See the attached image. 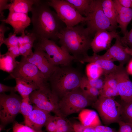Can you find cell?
<instances>
[{
	"instance_id": "cell-25",
	"label": "cell",
	"mask_w": 132,
	"mask_h": 132,
	"mask_svg": "<svg viewBox=\"0 0 132 132\" xmlns=\"http://www.w3.org/2000/svg\"><path fill=\"white\" fill-rule=\"evenodd\" d=\"M82 16L85 17L90 8L92 0H66Z\"/></svg>"
},
{
	"instance_id": "cell-23",
	"label": "cell",
	"mask_w": 132,
	"mask_h": 132,
	"mask_svg": "<svg viewBox=\"0 0 132 132\" xmlns=\"http://www.w3.org/2000/svg\"><path fill=\"white\" fill-rule=\"evenodd\" d=\"M15 79L16 84L15 86L16 91L18 92L22 99L29 97L33 91L39 89L37 86L32 82L19 78Z\"/></svg>"
},
{
	"instance_id": "cell-30",
	"label": "cell",
	"mask_w": 132,
	"mask_h": 132,
	"mask_svg": "<svg viewBox=\"0 0 132 132\" xmlns=\"http://www.w3.org/2000/svg\"><path fill=\"white\" fill-rule=\"evenodd\" d=\"M31 103H32L29 97L22 99L20 113L23 115L24 118L28 116L33 110V106L31 104Z\"/></svg>"
},
{
	"instance_id": "cell-3",
	"label": "cell",
	"mask_w": 132,
	"mask_h": 132,
	"mask_svg": "<svg viewBox=\"0 0 132 132\" xmlns=\"http://www.w3.org/2000/svg\"><path fill=\"white\" fill-rule=\"evenodd\" d=\"M83 75L70 66H58L48 81L52 92L59 100L68 92L80 87Z\"/></svg>"
},
{
	"instance_id": "cell-39",
	"label": "cell",
	"mask_w": 132,
	"mask_h": 132,
	"mask_svg": "<svg viewBox=\"0 0 132 132\" xmlns=\"http://www.w3.org/2000/svg\"><path fill=\"white\" fill-rule=\"evenodd\" d=\"M36 36L33 33H27L23 36L24 44L27 43H30L33 45V44L36 40Z\"/></svg>"
},
{
	"instance_id": "cell-45",
	"label": "cell",
	"mask_w": 132,
	"mask_h": 132,
	"mask_svg": "<svg viewBox=\"0 0 132 132\" xmlns=\"http://www.w3.org/2000/svg\"><path fill=\"white\" fill-rule=\"evenodd\" d=\"M119 4L122 6L127 8H132V0H118Z\"/></svg>"
},
{
	"instance_id": "cell-4",
	"label": "cell",
	"mask_w": 132,
	"mask_h": 132,
	"mask_svg": "<svg viewBox=\"0 0 132 132\" xmlns=\"http://www.w3.org/2000/svg\"><path fill=\"white\" fill-rule=\"evenodd\" d=\"M35 42H36L33 45L34 48L44 51L46 58L53 66H69L73 60H76L74 56L62 47L58 46L53 41L42 38L37 39Z\"/></svg>"
},
{
	"instance_id": "cell-40",
	"label": "cell",
	"mask_w": 132,
	"mask_h": 132,
	"mask_svg": "<svg viewBox=\"0 0 132 132\" xmlns=\"http://www.w3.org/2000/svg\"><path fill=\"white\" fill-rule=\"evenodd\" d=\"M5 23L2 22L0 25V47L3 44L4 39L5 38V33L9 29V28L6 27Z\"/></svg>"
},
{
	"instance_id": "cell-15",
	"label": "cell",
	"mask_w": 132,
	"mask_h": 132,
	"mask_svg": "<svg viewBox=\"0 0 132 132\" xmlns=\"http://www.w3.org/2000/svg\"><path fill=\"white\" fill-rule=\"evenodd\" d=\"M119 35L116 38L115 43L107 50L101 57L113 62L118 61L119 65L124 66L130 60L131 55L125 51V47L121 44Z\"/></svg>"
},
{
	"instance_id": "cell-54",
	"label": "cell",
	"mask_w": 132,
	"mask_h": 132,
	"mask_svg": "<svg viewBox=\"0 0 132 132\" xmlns=\"http://www.w3.org/2000/svg\"></svg>"
},
{
	"instance_id": "cell-11",
	"label": "cell",
	"mask_w": 132,
	"mask_h": 132,
	"mask_svg": "<svg viewBox=\"0 0 132 132\" xmlns=\"http://www.w3.org/2000/svg\"><path fill=\"white\" fill-rule=\"evenodd\" d=\"M22 98L15 92L9 95L0 94V120L1 125L4 126L13 122L17 114L20 113Z\"/></svg>"
},
{
	"instance_id": "cell-22",
	"label": "cell",
	"mask_w": 132,
	"mask_h": 132,
	"mask_svg": "<svg viewBox=\"0 0 132 132\" xmlns=\"http://www.w3.org/2000/svg\"><path fill=\"white\" fill-rule=\"evenodd\" d=\"M102 6L104 13L109 20L111 26L116 30L118 26L116 9L113 0H102Z\"/></svg>"
},
{
	"instance_id": "cell-28",
	"label": "cell",
	"mask_w": 132,
	"mask_h": 132,
	"mask_svg": "<svg viewBox=\"0 0 132 132\" xmlns=\"http://www.w3.org/2000/svg\"><path fill=\"white\" fill-rule=\"evenodd\" d=\"M121 120L132 124V101H122Z\"/></svg>"
},
{
	"instance_id": "cell-12",
	"label": "cell",
	"mask_w": 132,
	"mask_h": 132,
	"mask_svg": "<svg viewBox=\"0 0 132 132\" xmlns=\"http://www.w3.org/2000/svg\"><path fill=\"white\" fill-rule=\"evenodd\" d=\"M113 73L117 82L119 95L122 101H132V82L124 66L119 65Z\"/></svg>"
},
{
	"instance_id": "cell-5",
	"label": "cell",
	"mask_w": 132,
	"mask_h": 132,
	"mask_svg": "<svg viewBox=\"0 0 132 132\" xmlns=\"http://www.w3.org/2000/svg\"><path fill=\"white\" fill-rule=\"evenodd\" d=\"M93 103L87 97L80 87L69 92L59 100V108L64 118L80 112Z\"/></svg>"
},
{
	"instance_id": "cell-47",
	"label": "cell",
	"mask_w": 132,
	"mask_h": 132,
	"mask_svg": "<svg viewBox=\"0 0 132 132\" xmlns=\"http://www.w3.org/2000/svg\"><path fill=\"white\" fill-rule=\"evenodd\" d=\"M126 69L129 74L132 75V59L129 60Z\"/></svg>"
},
{
	"instance_id": "cell-24",
	"label": "cell",
	"mask_w": 132,
	"mask_h": 132,
	"mask_svg": "<svg viewBox=\"0 0 132 132\" xmlns=\"http://www.w3.org/2000/svg\"><path fill=\"white\" fill-rule=\"evenodd\" d=\"M18 62L8 51L4 54H0V69L1 70L10 74L16 67Z\"/></svg>"
},
{
	"instance_id": "cell-19",
	"label": "cell",
	"mask_w": 132,
	"mask_h": 132,
	"mask_svg": "<svg viewBox=\"0 0 132 132\" xmlns=\"http://www.w3.org/2000/svg\"><path fill=\"white\" fill-rule=\"evenodd\" d=\"M82 63H94L103 70L104 75H107L115 71L118 66L115 65L113 62L102 58L101 55L94 53L91 56L88 55L84 56L79 61Z\"/></svg>"
},
{
	"instance_id": "cell-36",
	"label": "cell",
	"mask_w": 132,
	"mask_h": 132,
	"mask_svg": "<svg viewBox=\"0 0 132 132\" xmlns=\"http://www.w3.org/2000/svg\"><path fill=\"white\" fill-rule=\"evenodd\" d=\"M99 95L113 98L114 97L119 96V94L117 90L109 87H103L99 90Z\"/></svg>"
},
{
	"instance_id": "cell-35",
	"label": "cell",
	"mask_w": 132,
	"mask_h": 132,
	"mask_svg": "<svg viewBox=\"0 0 132 132\" xmlns=\"http://www.w3.org/2000/svg\"><path fill=\"white\" fill-rule=\"evenodd\" d=\"M121 42L124 47L132 49V28L122 37H120Z\"/></svg>"
},
{
	"instance_id": "cell-33",
	"label": "cell",
	"mask_w": 132,
	"mask_h": 132,
	"mask_svg": "<svg viewBox=\"0 0 132 132\" xmlns=\"http://www.w3.org/2000/svg\"><path fill=\"white\" fill-rule=\"evenodd\" d=\"M16 35L13 33H10L8 37L4 38L3 44L6 45L7 48L18 45V36Z\"/></svg>"
},
{
	"instance_id": "cell-42",
	"label": "cell",
	"mask_w": 132,
	"mask_h": 132,
	"mask_svg": "<svg viewBox=\"0 0 132 132\" xmlns=\"http://www.w3.org/2000/svg\"><path fill=\"white\" fill-rule=\"evenodd\" d=\"M8 92H16L15 87H11L0 83V93H4Z\"/></svg>"
},
{
	"instance_id": "cell-37",
	"label": "cell",
	"mask_w": 132,
	"mask_h": 132,
	"mask_svg": "<svg viewBox=\"0 0 132 132\" xmlns=\"http://www.w3.org/2000/svg\"><path fill=\"white\" fill-rule=\"evenodd\" d=\"M119 129L117 132H132V124L122 120L118 123Z\"/></svg>"
},
{
	"instance_id": "cell-43",
	"label": "cell",
	"mask_w": 132,
	"mask_h": 132,
	"mask_svg": "<svg viewBox=\"0 0 132 132\" xmlns=\"http://www.w3.org/2000/svg\"><path fill=\"white\" fill-rule=\"evenodd\" d=\"M8 51L11 55L14 58L21 55L18 45L12 46L8 48Z\"/></svg>"
},
{
	"instance_id": "cell-44",
	"label": "cell",
	"mask_w": 132,
	"mask_h": 132,
	"mask_svg": "<svg viewBox=\"0 0 132 132\" xmlns=\"http://www.w3.org/2000/svg\"><path fill=\"white\" fill-rule=\"evenodd\" d=\"M75 132H83L85 127L81 123L76 122L72 124Z\"/></svg>"
},
{
	"instance_id": "cell-17",
	"label": "cell",
	"mask_w": 132,
	"mask_h": 132,
	"mask_svg": "<svg viewBox=\"0 0 132 132\" xmlns=\"http://www.w3.org/2000/svg\"><path fill=\"white\" fill-rule=\"evenodd\" d=\"M50 113L34 105L33 110L32 112L24 118L25 125L36 131L41 132L42 127L45 126L51 115Z\"/></svg>"
},
{
	"instance_id": "cell-38",
	"label": "cell",
	"mask_w": 132,
	"mask_h": 132,
	"mask_svg": "<svg viewBox=\"0 0 132 132\" xmlns=\"http://www.w3.org/2000/svg\"><path fill=\"white\" fill-rule=\"evenodd\" d=\"M8 0H0V21L5 19L3 11L6 9H9L10 4L8 2Z\"/></svg>"
},
{
	"instance_id": "cell-26",
	"label": "cell",
	"mask_w": 132,
	"mask_h": 132,
	"mask_svg": "<svg viewBox=\"0 0 132 132\" xmlns=\"http://www.w3.org/2000/svg\"><path fill=\"white\" fill-rule=\"evenodd\" d=\"M80 87L93 103L97 101L99 95V90L88 85L83 77Z\"/></svg>"
},
{
	"instance_id": "cell-2",
	"label": "cell",
	"mask_w": 132,
	"mask_h": 132,
	"mask_svg": "<svg viewBox=\"0 0 132 132\" xmlns=\"http://www.w3.org/2000/svg\"><path fill=\"white\" fill-rule=\"evenodd\" d=\"M84 23L71 27H65L58 34L61 45L78 61L88 55L93 35Z\"/></svg>"
},
{
	"instance_id": "cell-46",
	"label": "cell",
	"mask_w": 132,
	"mask_h": 132,
	"mask_svg": "<svg viewBox=\"0 0 132 132\" xmlns=\"http://www.w3.org/2000/svg\"><path fill=\"white\" fill-rule=\"evenodd\" d=\"M20 52L21 55L25 57H26L30 55L23 45L19 46Z\"/></svg>"
},
{
	"instance_id": "cell-32",
	"label": "cell",
	"mask_w": 132,
	"mask_h": 132,
	"mask_svg": "<svg viewBox=\"0 0 132 132\" xmlns=\"http://www.w3.org/2000/svg\"><path fill=\"white\" fill-rule=\"evenodd\" d=\"M44 126L47 132H55L57 128V116L51 115Z\"/></svg>"
},
{
	"instance_id": "cell-21",
	"label": "cell",
	"mask_w": 132,
	"mask_h": 132,
	"mask_svg": "<svg viewBox=\"0 0 132 132\" xmlns=\"http://www.w3.org/2000/svg\"><path fill=\"white\" fill-rule=\"evenodd\" d=\"M37 0H13L10 1L9 12H17L28 14Z\"/></svg>"
},
{
	"instance_id": "cell-27",
	"label": "cell",
	"mask_w": 132,
	"mask_h": 132,
	"mask_svg": "<svg viewBox=\"0 0 132 132\" xmlns=\"http://www.w3.org/2000/svg\"><path fill=\"white\" fill-rule=\"evenodd\" d=\"M86 71L87 77L90 79L98 78L105 75L102 68L94 63L88 64L86 66Z\"/></svg>"
},
{
	"instance_id": "cell-31",
	"label": "cell",
	"mask_w": 132,
	"mask_h": 132,
	"mask_svg": "<svg viewBox=\"0 0 132 132\" xmlns=\"http://www.w3.org/2000/svg\"><path fill=\"white\" fill-rule=\"evenodd\" d=\"M105 75L97 78L90 79L87 76L84 75L83 78L84 81L90 86L96 88L99 90L103 88L104 81Z\"/></svg>"
},
{
	"instance_id": "cell-20",
	"label": "cell",
	"mask_w": 132,
	"mask_h": 132,
	"mask_svg": "<svg viewBox=\"0 0 132 132\" xmlns=\"http://www.w3.org/2000/svg\"><path fill=\"white\" fill-rule=\"evenodd\" d=\"M78 118L80 123L85 127L94 128L101 125L97 113L93 110L84 109L79 112Z\"/></svg>"
},
{
	"instance_id": "cell-16",
	"label": "cell",
	"mask_w": 132,
	"mask_h": 132,
	"mask_svg": "<svg viewBox=\"0 0 132 132\" xmlns=\"http://www.w3.org/2000/svg\"><path fill=\"white\" fill-rule=\"evenodd\" d=\"M0 21L11 26L13 29V33L16 35L25 32V29L31 22V18L28 14L13 12H9L7 18Z\"/></svg>"
},
{
	"instance_id": "cell-8",
	"label": "cell",
	"mask_w": 132,
	"mask_h": 132,
	"mask_svg": "<svg viewBox=\"0 0 132 132\" xmlns=\"http://www.w3.org/2000/svg\"><path fill=\"white\" fill-rule=\"evenodd\" d=\"M92 105L97 110L105 124L118 123L121 120L122 106L113 98L99 95Z\"/></svg>"
},
{
	"instance_id": "cell-41",
	"label": "cell",
	"mask_w": 132,
	"mask_h": 132,
	"mask_svg": "<svg viewBox=\"0 0 132 132\" xmlns=\"http://www.w3.org/2000/svg\"><path fill=\"white\" fill-rule=\"evenodd\" d=\"M94 128L97 132H117L112 128L101 125L97 126Z\"/></svg>"
},
{
	"instance_id": "cell-10",
	"label": "cell",
	"mask_w": 132,
	"mask_h": 132,
	"mask_svg": "<svg viewBox=\"0 0 132 132\" xmlns=\"http://www.w3.org/2000/svg\"><path fill=\"white\" fill-rule=\"evenodd\" d=\"M31 102L38 108L62 117L59 109V100L52 92L50 85L33 91L29 95Z\"/></svg>"
},
{
	"instance_id": "cell-18",
	"label": "cell",
	"mask_w": 132,
	"mask_h": 132,
	"mask_svg": "<svg viewBox=\"0 0 132 132\" xmlns=\"http://www.w3.org/2000/svg\"><path fill=\"white\" fill-rule=\"evenodd\" d=\"M116 10L117 18L118 27L124 35L128 31V25L132 20V8H127L121 6L118 0H113Z\"/></svg>"
},
{
	"instance_id": "cell-6",
	"label": "cell",
	"mask_w": 132,
	"mask_h": 132,
	"mask_svg": "<svg viewBox=\"0 0 132 132\" xmlns=\"http://www.w3.org/2000/svg\"><path fill=\"white\" fill-rule=\"evenodd\" d=\"M19 78L32 82L39 89L49 85L43 73L35 65L26 60L22 56L15 68L4 80Z\"/></svg>"
},
{
	"instance_id": "cell-51",
	"label": "cell",
	"mask_w": 132,
	"mask_h": 132,
	"mask_svg": "<svg viewBox=\"0 0 132 132\" xmlns=\"http://www.w3.org/2000/svg\"><path fill=\"white\" fill-rule=\"evenodd\" d=\"M42 132H44V131H42Z\"/></svg>"
},
{
	"instance_id": "cell-9",
	"label": "cell",
	"mask_w": 132,
	"mask_h": 132,
	"mask_svg": "<svg viewBox=\"0 0 132 132\" xmlns=\"http://www.w3.org/2000/svg\"><path fill=\"white\" fill-rule=\"evenodd\" d=\"M46 2L49 7L55 10L66 27H72L80 23H84L86 21V18L81 15L66 0H50Z\"/></svg>"
},
{
	"instance_id": "cell-53",
	"label": "cell",
	"mask_w": 132,
	"mask_h": 132,
	"mask_svg": "<svg viewBox=\"0 0 132 132\" xmlns=\"http://www.w3.org/2000/svg\"></svg>"
},
{
	"instance_id": "cell-7",
	"label": "cell",
	"mask_w": 132,
	"mask_h": 132,
	"mask_svg": "<svg viewBox=\"0 0 132 132\" xmlns=\"http://www.w3.org/2000/svg\"><path fill=\"white\" fill-rule=\"evenodd\" d=\"M86 21L84 24L94 36L97 31L106 30L111 31L115 30L111 26L110 23L103 10L102 0H92L89 9L86 16Z\"/></svg>"
},
{
	"instance_id": "cell-1",
	"label": "cell",
	"mask_w": 132,
	"mask_h": 132,
	"mask_svg": "<svg viewBox=\"0 0 132 132\" xmlns=\"http://www.w3.org/2000/svg\"><path fill=\"white\" fill-rule=\"evenodd\" d=\"M49 7L46 1L37 0L31 11L33 27L30 33L35 35L36 40L44 38L56 42L58 40V34L66 26Z\"/></svg>"
},
{
	"instance_id": "cell-34",
	"label": "cell",
	"mask_w": 132,
	"mask_h": 132,
	"mask_svg": "<svg viewBox=\"0 0 132 132\" xmlns=\"http://www.w3.org/2000/svg\"><path fill=\"white\" fill-rule=\"evenodd\" d=\"M13 132H42L36 131L30 127L24 125L16 121L13 122L12 127Z\"/></svg>"
},
{
	"instance_id": "cell-29",
	"label": "cell",
	"mask_w": 132,
	"mask_h": 132,
	"mask_svg": "<svg viewBox=\"0 0 132 132\" xmlns=\"http://www.w3.org/2000/svg\"><path fill=\"white\" fill-rule=\"evenodd\" d=\"M56 130L59 132H73L72 125L66 118L57 116Z\"/></svg>"
},
{
	"instance_id": "cell-50",
	"label": "cell",
	"mask_w": 132,
	"mask_h": 132,
	"mask_svg": "<svg viewBox=\"0 0 132 132\" xmlns=\"http://www.w3.org/2000/svg\"><path fill=\"white\" fill-rule=\"evenodd\" d=\"M125 51L128 54L132 56V49L125 47Z\"/></svg>"
},
{
	"instance_id": "cell-52",
	"label": "cell",
	"mask_w": 132,
	"mask_h": 132,
	"mask_svg": "<svg viewBox=\"0 0 132 132\" xmlns=\"http://www.w3.org/2000/svg\"><path fill=\"white\" fill-rule=\"evenodd\" d=\"M7 132H9L8 131H7Z\"/></svg>"
},
{
	"instance_id": "cell-14",
	"label": "cell",
	"mask_w": 132,
	"mask_h": 132,
	"mask_svg": "<svg viewBox=\"0 0 132 132\" xmlns=\"http://www.w3.org/2000/svg\"><path fill=\"white\" fill-rule=\"evenodd\" d=\"M119 35L116 30L109 31L101 30L95 33L91 44L94 53L97 54L101 51L107 50L110 47L112 40Z\"/></svg>"
},
{
	"instance_id": "cell-49",
	"label": "cell",
	"mask_w": 132,
	"mask_h": 132,
	"mask_svg": "<svg viewBox=\"0 0 132 132\" xmlns=\"http://www.w3.org/2000/svg\"><path fill=\"white\" fill-rule=\"evenodd\" d=\"M25 34V32L22 33L21 36H18V46L24 44L23 36Z\"/></svg>"
},
{
	"instance_id": "cell-48",
	"label": "cell",
	"mask_w": 132,
	"mask_h": 132,
	"mask_svg": "<svg viewBox=\"0 0 132 132\" xmlns=\"http://www.w3.org/2000/svg\"><path fill=\"white\" fill-rule=\"evenodd\" d=\"M23 45L28 52L29 53L30 55L33 53V52L32 50V47H33V45L28 43L24 44Z\"/></svg>"
},
{
	"instance_id": "cell-13",
	"label": "cell",
	"mask_w": 132,
	"mask_h": 132,
	"mask_svg": "<svg viewBox=\"0 0 132 132\" xmlns=\"http://www.w3.org/2000/svg\"><path fill=\"white\" fill-rule=\"evenodd\" d=\"M34 49V51L32 54L26 57H24L28 62L36 66L48 81L57 66H53L50 64L46 58L44 51L39 49Z\"/></svg>"
}]
</instances>
